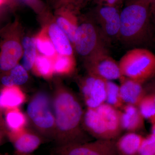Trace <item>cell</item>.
<instances>
[{
  "label": "cell",
  "instance_id": "6da1fadb",
  "mask_svg": "<svg viewBox=\"0 0 155 155\" xmlns=\"http://www.w3.org/2000/svg\"><path fill=\"white\" fill-rule=\"evenodd\" d=\"M51 97L56 125L54 141L57 146L91 141L92 137L82 127L84 110L76 94L58 84Z\"/></svg>",
  "mask_w": 155,
  "mask_h": 155
},
{
  "label": "cell",
  "instance_id": "7a4b0ae2",
  "mask_svg": "<svg viewBox=\"0 0 155 155\" xmlns=\"http://www.w3.org/2000/svg\"><path fill=\"white\" fill-rule=\"evenodd\" d=\"M151 5L140 1H128L120 12L119 40L125 46L140 48L148 41Z\"/></svg>",
  "mask_w": 155,
  "mask_h": 155
},
{
  "label": "cell",
  "instance_id": "3957f363",
  "mask_svg": "<svg viewBox=\"0 0 155 155\" xmlns=\"http://www.w3.org/2000/svg\"><path fill=\"white\" fill-rule=\"evenodd\" d=\"M84 130L95 140H116L122 134L119 110L106 103L87 108L82 119Z\"/></svg>",
  "mask_w": 155,
  "mask_h": 155
},
{
  "label": "cell",
  "instance_id": "277c9868",
  "mask_svg": "<svg viewBox=\"0 0 155 155\" xmlns=\"http://www.w3.org/2000/svg\"><path fill=\"white\" fill-rule=\"evenodd\" d=\"M119 64L122 77L143 84L155 75V55L147 49H131L122 56Z\"/></svg>",
  "mask_w": 155,
  "mask_h": 155
},
{
  "label": "cell",
  "instance_id": "5b68a950",
  "mask_svg": "<svg viewBox=\"0 0 155 155\" xmlns=\"http://www.w3.org/2000/svg\"><path fill=\"white\" fill-rule=\"evenodd\" d=\"M26 111L38 133L45 139L54 141L56 125L51 97L44 92L35 94L29 101Z\"/></svg>",
  "mask_w": 155,
  "mask_h": 155
},
{
  "label": "cell",
  "instance_id": "8992f818",
  "mask_svg": "<svg viewBox=\"0 0 155 155\" xmlns=\"http://www.w3.org/2000/svg\"><path fill=\"white\" fill-rule=\"evenodd\" d=\"M93 19H86L78 23L73 47L84 61L98 53L108 51V43Z\"/></svg>",
  "mask_w": 155,
  "mask_h": 155
},
{
  "label": "cell",
  "instance_id": "52a82bcc",
  "mask_svg": "<svg viewBox=\"0 0 155 155\" xmlns=\"http://www.w3.org/2000/svg\"><path fill=\"white\" fill-rule=\"evenodd\" d=\"M116 140H95L83 143L57 146L53 155H119Z\"/></svg>",
  "mask_w": 155,
  "mask_h": 155
},
{
  "label": "cell",
  "instance_id": "ba28073f",
  "mask_svg": "<svg viewBox=\"0 0 155 155\" xmlns=\"http://www.w3.org/2000/svg\"><path fill=\"white\" fill-rule=\"evenodd\" d=\"M93 18L98 24L104 37L108 43L119 39L120 12L116 7L97 5L92 12Z\"/></svg>",
  "mask_w": 155,
  "mask_h": 155
},
{
  "label": "cell",
  "instance_id": "9c48e42d",
  "mask_svg": "<svg viewBox=\"0 0 155 155\" xmlns=\"http://www.w3.org/2000/svg\"><path fill=\"white\" fill-rule=\"evenodd\" d=\"M87 73L107 81L122 77L119 63L109 55L108 51L101 52L84 61Z\"/></svg>",
  "mask_w": 155,
  "mask_h": 155
},
{
  "label": "cell",
  "instance_id": "30bf717a",
  "mask_svg": "<svg viewBox=\"0 0 155 155\" xmlns=\"http://www.w3.org/2000/svg\"><path fill=\"white\" fill-rule=\"evenodd\" d=\"M107 80L87 73L79 82V91L87 108H95L105 103Z\"/></svg>",
  "mask_w": 155,
  "mask_h": 155
},
{
  "label": "cell",
  "instance_id": "8fae6325",
  "mask_svg": "<svg viewBox=\"0 0 155 155\" xmlns=\"http://www.w3.org/2000/svg\"><path fill=\"white\" fill-rule=\"evenodd\" d=\"M9 140L14 147L16 154H29L37 149L45 139L37 132L25 128L15 132H8Z\"/></svg>",
  "mask_w": 155,
  "mask_h": 155
},
{
  "label": "cell",
  "instance_id": "7c38bea8",
  "mask_svg": "<svg viewBox=\"0 0 155 155\" xmlns=\"http://www.w3.org/2000/svg\"><path fill=\"white\" fill-rule=\"evenodd\" d=\"M22 43L17 37L9 36L2 43L0 54V69L3 73L8 72L18 64L22 58Z\"/></svg>",
  "mask_w": 155,
  "mask_h": 155
},
{
  "label": "cell",
  "instance_id": "4fadbf2b",
  "mask_svg": "<svg viewBox=\"0 0 155 155\" xmlns=\"http://www.w3.org/2000/svg\"><path fill=\"white\" fill-rule=\"evenodd\" d=\"M119 110L122 130L138 133L144 129V118L137 106L125 104Z\"/></svg>",
  "mask_w": 155,
  "mask_h": 155
},
{
  "label": "cell",
  "instance_id": "5bb4252c",
  "mask_svg": "<svg viewBox=\"0 0 155 155\" xmlns=\"http://www.w3.org/2000/svg\"><path fill=\"white\" fill-rule=\"evenodd\" d=\"M120 93L125 104L137 106L147 94L143 84L124 77L120 79Z\"/></svg>",
  "mask_w": 155,
  "mask_h": 155
},
{
  "label": "cell",
  "instance_id": "9a60e30c",
  "mask_svg": "<svg viewBox=\"0 0 155 155\" xmlns=\"http://www.w3.org/2000/svg\"><path fill=\"white\" fill-rule=\"evenodd\" d=\"M46 28L48 35L58 54L73 56V46L72 42L55 22L51 23Z\"/></svg>",
  "mask_w": 155,
  "mask_h": 155
},
{
  "label": "cell",
  "instance_id": "2e32d148",
  "mask_svg": "<svg viewBox=\"0 0 155 155\" xmlns=\"http://www.w3.org/2000/svg\"><path fill=\"white\" fill-rule=\"evenodd\" d=\"M76 13L67 8L56 9L55 22L67 35L73 46L75 32L78 25Z\"/></svg>",
  "mask_w": 155,
  "mask_h": 155
},
{
  "label": "cell",
  "instance_id": "e0dca14e",
  "mask_svg": "<svg viewBox=\"0 0 155 155\" xmlns=\"http://www.w3.org/2000/svg\"><path fill=\"white\" fill-rule=\"evenodd\" d=\"M144 137L136 132H126L116 140L119 155H137Z\"/></svg>",
  "mask_w": 155,
  "mask_h": 155
},
{
  "label": "cell",
  "instance_id": "ac0fdd59",
  "mask_svg": "<svg viewBox=\"0 0 155 155\" xmlns=\"http://www.w3.org/2000/svg\"><path fill=\"white\" fill-rule=\"evenodd\" d=\"M26 96L19 86H4L0 94V106L2 111L18 108L25 102Z\"/></svg>",
  "mask_w": 155,
  "mask_h": 155
},
{
  "label": "cell",
  "instance_id": "d6986e66",
  "mask_svg": "<svg viewBox=\"0 0 155 155\" xmlns=\"http://www.w3.org/2000/svg\"><path fill=\"white\" fill-rule=\"evenodd\" d=\"M4 112V121L8 132H15L26 128L28 117L19 107L8 109Z\"/></svg>",
  "mask_w": 155,
  "mask_h": 155
},
{
  "label": "cell",
  "instance_id": "ffe728a7",
  "mask_svg": "<svg viewBox=\"0 0 155 155\" xmlns=\"http://www.w3.org/2000/svg\"><path fill=\"white\" fill-rule=\"evenodd\" d=\"M27 71L22 65L18 64L8 72L3 73L1 82L4 86L22 85L28 80Z\"/></svg>",
  "mask_w": 155,
  "mask_h": 155
},
{
  "label": "cell",
  "instance_id": "44dd1931",
  "mask_svg": "<svg viewBox=\"0 0 155 155\" xmlns=\"http://www.w3.org/2000/svg\"><path fill=\"white\" fill-rule=\"evenodd\" d=\"M22 43L23 50L22 65L27 71H29L32 69L38 55L35 38L25 37Z\"/></svg>",
  "mask_w": 155,
  "mask_h": 155
},
{
  "label": "cell",
  "instance_id": "7402d4cb",
  "mask_svg": "<svg viewBox=\"0 0 155 155\" xmlns=\"http://www.w3.org/2000/svg\"><path fill=\"white\" fill-rule=\"evenodd\" d=\"M54 74L61 75H70L75 71V61L74 56L58 54L53 59Z\"/></svg>",
  "mask_w": 155,
  "mask_h": 155
},
{
  "label": "cell",
  "instance_id": "603a6c76",
  "mask_svg": "<svg viewBox=\"0 0 155 155\" xmlns=\"http://www.w3.org/2000/svg\"><path fill=\"white\" fill-rule=\"evenodd\" d=\"M38 51L41 54L54 59L58 53L48 35L46 28H44L35 38Z\"/></svg>",
  "mask_w": 155,
  "mask_h": 155
},
{
  "label": "cell",
  "instance_id": "cb8c5ba5",
  "mask_svg": "<svg viewBox=\"0 0 155 155\" xmlns=\"http://www.w3.org/2000/svg\"><path fill=\"white\" fill-rule=\"evenodd\" d=\"M32 69L38 76L45 79H51L54 74L53 59L38 54Z\"/></svg>",
  "mask_w": 155,
  "mask_h": 155
},
{
  "label": "cell",
  "instance_id": "d4e9b609",
  "mask_svg": "<svg viewBox=\"0 0 155 155\" xmlns=\"http://www.w3.org/2000/svg\"><path fill=\"white\" fill-rule=\"evenodd\" d=\"M105 103L120 110L125 104L122 101L119 85L112 81H107Z\"/></svg>",
  "mask_w": 155,
  "mask_h": 155
},
{
  "label": "cell",
  "instance_id": "484cf974",
  "mask_svg": "<svg viewBox=\"0 0 155 155\" xmlns=\"http://www.w3.org/2000/svg\"><path fill=\"white\" fill-rule=\"evenodd\" d=\"M137 107L145 119L151 124L155 122V97L153 95L147 94Z\"/></svg>",
  "mask_w": 155,
  "mask_h": 155
},
{
  "label": "cell",
  "instance_id": "4316f807",
  "mask_svg": "<svg viewBox=\"0 0 155 155\" xmlns=\"http://www.w3.org/2000/svg\"><path fill=\"white\" fill-rule=\"evenodd\" d=\"M56 9L64 8L77 13L90 0H52Z\"/></svg>",
  "mask_w": 155,
  "mask_h": 155
},
{
  "label": "cell",
  "instance_id": "83f0119b",
  "mask_svg": "<svg viewBox=\"0 0 155 155\" xmlns=\"http://www.w3.org/2000/svg\"><path fill=\"white\" fill-rule=\"evenodd\" d=\"M137 155H155V136L151 134L144 137Z\"/></svg>",
  "mask_w": 155,
  "mask_h": 155
},
{
  "label": "cell",
  "instance_id": "f1b7e54d",
  "mask_svg": "<svg viewBox=\"0 0 155 155\" xmlns=\"http://www.w3.org/2000/svg\"><path fill=\"white\" fill-rule=\"evenodd\" d=\"M124 0H95L97 5H104L116 7L119 8V6Z\"/></svg>",
  "mask_w": 155,
  "mask_h": 155
},
{
  "label": "cell",
  "instance_id": "f546056e",
  "mask_svg": "<svg viewBox=\"0 0 155 155\" xmlns=\"http://www.w3.org/2000/svg\"><path fill=\"white\" fill-rule=\"evenodd\" d=\"M144 87L147 94H152L155 97V80Z\"/></svg>",
  "mask_w": 155,
  "mask_h": 155
},
{
  "label": "cell",
  "instance_id": "4dcf8cb0",
  "mask_svg": "<svg viewBox=\"0 0 155 155\" xmlns=\"http://www.w3.org/2000/svg\"><path fill=\"white\" fill-rule=\"evenodd\" d=\"M128 1H140V2H144L148 3L150 5H155V0H127Z\"/></svg>",
  "mask_w": 155,
  "mask_h": 155
},
{
  "label": "cell",
  "instance_id": "1f68e13d",
  "mask_svg": "<svg viewBox=\"0 0 155 155\" xmlns=\"http://www.w3.org/2000/svg\"><path fill=\"white\" fill-rule=\"evenodd\" d=\"M151 134L155 136V122L152 123Z\"/></svg>",
  "mask_w": 155,
  "mask_h": 155
},
{
  "label": "cell",
  "instance_id": "d6a6232c",
  "mask_svg": "<svg viewBox=\"0 0 155 155\" xmlns=\"http://www.w3.org/2000/svg\"><path fill=\"white\" fill-rule=\"evenodd\" d=\"M8 1L9 0H0V4H1V7H2L3 5L6 4V3L8 2Z\"/></svg>",
  "mask_w": 155,
  "mask_h": 155
},
{
  "label": "cell",
  "instance_id": "836d02e7",
  "mask_svg": "<svg viewBox=\"0 0 155 155\" xmlns=\"http://www.w3.org/2000/svg\"><path fill=\"white\" fill-rule=\"evenodd\" d=\"M19 155H34L31 154H19Z\"/></svg>",
  "mask_w": 155,
  "mask_h": 155
},
{
  "label": "cell",
  "instance_id": "e575fe53",
  "mask_svg": "<svg viewBox=\"0 0 155 155\" xmlns=\"http://www.w3.org/2000/svg\"><path fill=\"white\" fill-rule=\"evenodd\" d=\"M153 10L154 11V12H155V7H154L153 8Z\"/></svg>",
  "mask_w": 155,
  "mask_h": 155
},
{
  "label": "cell",
  "instance_id": "d590c367",
  "mask_svg": "<svg viewBox=\"0 0 155 155\" xmlns=\"http://www.w3.org/2000/svg\"><path fill=\"white\" fill-rule=\"evenodd\" d=\"M16 155H20L17 154H16Z\"/></svg>",
  "mask_w": 155,
  "mask_h": 155
},
{
  "label": "cell",
  "instance_id": "8d00e7d4",
  "mask_svg": "<svg viewBox=\"0 0 155 155\" xmlns=\"http://www.w3.org/2000/svg\"><path fill=\"white\" fill-rule=\"evenodd\" d=\"M154 13H155V12H154Z\"/></svg>",
  "mask_w": 155,
  "mask_h": 155
}]
</instances>
